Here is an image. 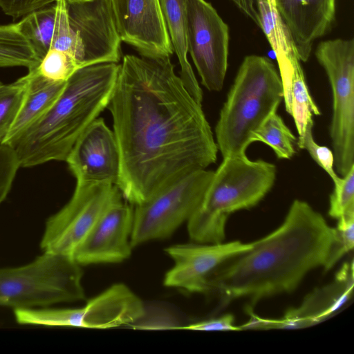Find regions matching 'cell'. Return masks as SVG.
Masks as SVG:
<instances>
[{"label": "cell", "instance_id": "d6a6232c", "mask_svg": "<svg viewBox=\"0 0 354 354\" xmlns=\"http://www.w3.org/2000/svg\"><path fill=\"white\" fill-rule=\"evenodd\" d=\"M173 328L198 331H238L242 330L240 326L234 324V317L232 314H226L219 317L193 323L184 326Z\"/></svg>", "mask_w": 354, "mask_h": 354}, {"label": "cell", "instance_id": "ba28073f", "mask_svg": "<svg viewBox=\"0 0 354 354\" xmlns=\"http://www.w3.org/2000/svg\"><path fill=\"white\" fill-rule=\"evenodd\" d=\"M315 56L332 89L330 136L334 166L344 176L354 167V40L323 41L317 46Z\"/></svg>", "mask_w": 354, "mask_h": 354}, {"label": "cell", "instance_id": "f546056e", "mask_svg": "<svg viewBox=\"0 0 354 354\" xmlns=\"http://www.w3.org/2000/svg\"><path fill=\"white\" fill-rule=\"evenodd\" d=\"M313 121L310 122L304 133L299 136L297 146L306 149L311 158L327 173L333 183L340 178L334 170V154L328 147L318 145L313 136Z\"/></svg>", "mask_w": 354, "mask_h": 354}, {"label": "cell", "instance_id": "277c9868", "mask_svg": "<svg viewBox=\"0 0 354 354\" xmlns=\"http://www.w3.org/2000/svg\"><path fill=\"white\" fill-rule=\"evenodd\" d=\"M277 168L246 155L227 156L214 172L203 198L187 221L190 239L200 243H219L225 238L229 216L257 205L272 187Z\"/></svg>", "mask_w": 354, "mask_h": 354}, {"label": "cell", "instance_id": "ac0fdd59", "mask_svg": "<svg viewBox=\"0 0 354 354\" xmlns=\"http://www.w3.org/2000/svg\"><path fill=\"white\" fill-rule=\"evenodd\" d=\"M336 0H274L300 61L309 58L314 41L324 36L334 21Z\"/></svg>", "mask_w": 354, "mask_h": 354}, {"label": "cell", "instance_id": "836d02e7", "mask_svg": "<svg viewBox=\"0 0 354 354\" xmlns=\"http://www.w3.org/2000/svg\"><path fill=\"white\" fill-rule=\"evenodd\" d=\"M248 18L259 25L258 3L260 0H230Z\"/></svg>", "mask_w": 354, "mask_h": 354}, {"label": "cell", "instance_id": "603a6c76", "mask_svg": "<svg viewBox=\"0 0 354 354\" xmlns=\"http://www.w3.org/2000/svg\"><path fill=\"white\" fill-rule=\"evenodd\" d=\"M39 62L17 23L0 25V67L23 66L29 69Z\"/></svg>", "mask_w": 354, "mask_h": 354}, {"label": "cell", "instance_id": "1f68e13d", "mask_svg": "<svg viewBox=\"0 0 354 354\" xmlns=\"http://www.w3.org/2000/svg\"><path fill=\"white\" fill-rule=\"evenodd\" d=\"M57 0H0V8L13 19L44 8Z\"/></svg>", "mask_w": 354, "mask_h": 354}, {"label": "cell", "instance_id": "52a82bcc", "mask_svg": "<svg viewBox=\"0 0 354 354\" xmlns=\"http://www.w3.org/2000/svg\"><path fill=\"white\" fill-rule=\"evenodd\" d=\"M82 276L74 259L43 252L24 266L0 268V306L30 309L83 300Z\"/></svg>", "mask_w": 354, "mask_h": 354}, {"label": "cell", "instance_id": "44dd1931", "mask_svg": "<svg viewBox=\"0 0 354 354\" xmlns=\"http://www.w3.org/2000/svg\"><path fill=\"white\" fill-rule=\"evenodd\" d=\"M55 2L33 11L17 23L40 62L49 50L55 26Z\"/></svg>", "mask_w": 354, "mask_h": 354}, {"label": "cell", "instance_id": "8992f818", "mask_svg": "<svg viewBox=\"0 0 354 354\" xmlns=\"http://www.w3.org/2000/svg\"><path fill=\"white\" fill-rule=\"evenodd\" d=\"M55 6L50 49L70 54L80 68L119 62L121 40L110 0H57Z\"/></svg>", "mask_w": 354, "mask_h": 354}, {"label": "cell", "instance_id": "2e32d148", "mask_svg": "<svg viewBox=\"0 0 354 354\" xmlns=\"http://www.w3.org/2000/svg\"><path fill=\"white\" fill-rule=\"evenodd\" d=\"M122 196L107 207L76 250L73 259L80 266L120 263L130 257L133 208Z\"/></svg>", "mask_w": 354, "mask_h": 354}, {"label": "cell", "instance_id": "ffe728a7", "mask_svg": "<svg viewBox=\"0 0 354 354\" xmlns=\"http://www.w3.org/2000/svg\"><path fill=\"white\" fill-rule=\"evenodd\" d=\"M159 1L173 51L180 66V77L188 92L201 104L203 91L187 59L185 0Z\"/></svg>", "mask_w": 354, "mask_h": 354}, {"label": "cell", "instance_id": "9a60e30c", "mask_svg": "<svg viewBox=\"0 0 354 354\" xmlns=\"http://www.w3.org/2000/svg\"><path fill=\"white\" fill-rule=\"evenodd\" d=\"M121 41L141 55L171 56L174 51L159 0H110Z\"/></svg>", "mask_w": 354, "mask_h": 354}, {"label": "cell", "instance_id": "5b68a950", "mask_svg": "<svg viewBox=\"0 0 354 354\" xmlns=\"http://www.w3.org/2000/svg\"><path fill=\"white\" fill-rule=\"evenodd\" d=\"M283 100V84L274 64L264 56H246L215 127L223 157L245 155L255 132Z\"/></svg>", "mask_w": 354, "mask_h": 354}, {"label": "cell", "instance_id": "3957f363", "mask_svg": "<svg viewBox=\"0 0 354 354\" xmlns=\"http://www.w3.org/2000/svg\"><path fill=\"white\" fill-rule=\"evenodd\" d=\"M120 64L102 63L78 69L50 109L10 145L19 167L66 161L89 125L108 106Z\"/></svg>", "mask_w": 354, "mask_h": 354}, {"label": "cell", "instance_id": "30bf717a", "mask_svg": "<svg viewBox=\"0 0 354 354\" xmlns=\"http://www.w3.org/2000/svg\"><path fill=\"white\" fill-rule=\"evenodd\" d=\"M23 325L111 328L131 325L145 315L142 300L123 283H115L77 308L48 307L14 310Z\"/></svg>", "mask_w": 354, "mask_h": 354}, {"label": "cell", "instance_id": "e575fe53", "mask_svg": "<svg viewBox=\"0 0 354 354\" xmlns=\"http://www.w3.org/2000/svg\"><path fill=\"white\" fill-rule=\"evenodd\" d=\"M268 1L270 3L271 6L275 8L274 6V0H268Z\"/></svg>", "mask_w": 354, "mask_h": 354}, {"label": "cell", "instance_id": "d6986e66", "mask_svg": "<svg viewBox=\"0 0 354 354\" xmlns=\"http://www.w3.org/2000/svg\"><path fill=\"white\" fill-rule=\"evenodd\" d=\"M26 76L28 79V87L22 105L1 145H10L39 120L55 103L66 83L48 80L38 74L33 68L28 69Z\"/></svg>", "mask_w": 354, "mask_h": 354}, {"label": "cell", "instance_id": "484cf974", "mask_svg": "<svg viewBox=\"0 0 354 354\" xmlns=\"http://www.w3.org/2000/svg\"><path fill=\"white\" fill-rule=\"evenodd\" d=\"M28 87L26 75L9 84L0 82V145L6 138L22 105Z\"/></svg>", "mask_w": 354, "mask_h": 354}, {"label": "cell", "instance_id": "7a4b0ae2", "mask_svg": "<svg viewBox=\"0 0 354 354\" xmlns=\"http://www.w3.org/2000/svg\"><path fill=\"white\" fill-rule=\"evenodd\" d=\"M335 228L307 202L295 200L283 223L248 250L218 267L209 280L223 304L241 298L254 305L294 291L311 270L324 267Z\"/></svg>", "mask_w": 354, "mask_h": 354}, {"label": "cell", "instance_id": "83f0119b", "mask_svg": "<svg viewBox=\"0 0 354 354\" xmlns=\"http://www.w3.org/2000/svg\"><path fill=\"white\" fill-rule=\"evenodd\" d=\"M351 212H354V167L334 183L328 209L329 216L337 220Z\"/></svg>", "mask_w": 354, "mask_h": 354}, {"label": "cell", "instance_id": "5bb4252c", "mask_svg": "<svg viewBox=\"0 0 354 354\" xmlns=\"http://www.w3.org/2000/svg\"><path fill=\"white\" fill-rule=\"evenodd\" d=\"M66 162L77 185H117L120 172V151L113 131L102 118L95 119L82 133Z\"/></svg>", "mask_w": 354, "mask_h": 354}, {"label": "cell", "instance_id": "9c48e42d", "mask_svg": "<svg viewBox=\"0 0 354 354\" xmlns=\"http://www.w3.org/2000/svg\"><path fill=\"white\" fill-rule=\"evenodd\" d=\"M213 174L205 169L187 174L134 205L131 246L169 237L187 221L200 205Z\"/></svg>", "mask_w": 354, "mask_h": 354}, {"label": "cell", "instance_id": "4dcf8cb0", "mask_svg": "<svg viewBox=\"0 0 354 354\" xmlns=\"http://www.w3.org/2000/svg\"><path fill=\"white\" fill-rule=\"evenodd\" d=\"M19 168L14 149L0 145V205L8 194Z\"/></svg>", "mask_w": 354, "mask_h": 354}, {"label": "cell", "instance_id": "d4e9b609", "mask_svg": "<svg viewBox=\"0 0 354 354\" xmlns=\"http://www.w3.org/2000/svg\"><path fill=\"white\" fill-rule=\"evenodd\" d=\"M295 136L277 111L272 113L252 137V142L269 146L279 159H290L295 154Z\"/></svg>", "mask_w": 354, "mask_h": 354}, {"label": "cell", "instance_id": "6da1fadb", "mask_svg": "<svg viewBox=\"0 0 354 354\" xmlns=\"http://www.w3.org/2000/svg\"><path fill=\"white\" fill-rule=\"evenodd\" d=\"M107 108L120 155L116 186L133 205L216 160L218 147L201 104L169 56L125 55Z\"/></svg>", "mask_w": 354, "mask_h": 354}, {"label": "cell", "instance_id": "cb8c5ba5", "mask_svg": "<svg viewBox=\"0 0 354 354\" xmlns=\"http://www.w3.org/2000/svg\"><path fill=\"white\" fill-rule=\"evenodd\" d=\"M259 26L264 32L277 59L297 53L296 49L284 24L275 8L268 0L258 3Z\"/></svg>", "mask_w": 354, "mask_h": 354}, {"label": "cell", "instance_id": "f1b7e54d", "mask_svg": "<svg viewBox=\"0 0 354 354\" xmlns=\"http://www.w3.org/2000/svg\"><path fill=\"white\" fill-rule=\"evenodd\" d=\"M335 228V239L324 265L328 271L354 246V212L349 213L337 220Z\"/></svg>", "mask_w": 354, "mask_h": 354}, {"label": "cell", "instance_id": "4fadbf2b", "mask_svg": "<svg viewBox=\"0 0 354 354\" xmlns=\"http://www.w3.org/2000/svg\"><path fill=\"white\" fill-rule=\"evenodd\" d=\"M252 245V243L233 241L170 246L165 251L174 263L165 276L164 285L190 293H209V280L215 270Z\"/></svg>", "mask_w": 354, "mask_h": 354}, {"label": "cell", "instance_id": "7c38bea8", "mask_svg": "<svg viewBox=\"0 0 354 354\" xmlns=\"http://www.w3.org/2000/svg\"><path fill=\"white\" fill-rule=\"evenodd\" d=\"M188 52L210 91L222 89L229 53V28L206 0H185Z\"/></svg>", "mask_w": 354, "mask_h": 354}, {"label": "cell", "instance_id": "8fae6325", "mask_svg": "<svg viewBox=\"0 0 354 354\" xmlns=\"http://www.w3.org/2000/svg\"><path fill=\"white\" fill-rule=\"evenodd\" d=\"M122 196L118 187L99 183L77 185L70 201L46 221L43 252L73 256L107 207Z\"/></svg>", "mask_w": 354, "mask_h": 354}, {"label": "cell", "instance_id": "e0dca14e", "mask_svg": "<svg viewBox=\"0 0 354 354\" xmlns=\"http://www.w3.org/2000/svg\"><path fill=\"white\" fill-rule=\"evenodd\" d=\"M334 283L317 289L304 300L301 306L288 310L277 320L253 315L252 329L299 328L316 324L337 312L349 299L353 287V262L345 265Z\"/></svg>", "mask_w": 354, "mask_h": 354}, {"label": "cell", "instance_id": "7402d4cb", "mask_svg": "<svg viewBox=\"0 0 354 354\" xmlns=\"http://www.w3.org/2000/svg\"><path fill=\"white\" fill-rule=\"evenodd\" d=\"M285 106L295 121L299 136L304 133L308 124L313 121V116L321 114L309 93L299 59L294 62L289 97Z\"/></svg>", "mask_w": 354, "mask_h": 354}, {"label": "cell", "instance_id": "4316f807", "mask_svg": "<svg viewBox=\"0 0 354 354\" xmlns=\"http://www.w3.org/2000/svg\"><path fill=\"white\" fill-rule=\"evenodd\" d=\"M32 68L41 76L53 82H67L80 68L72 55L55 49H50Z\"/></svg>", "mask_w": 354, "mask_h": 354}]
</instances>
